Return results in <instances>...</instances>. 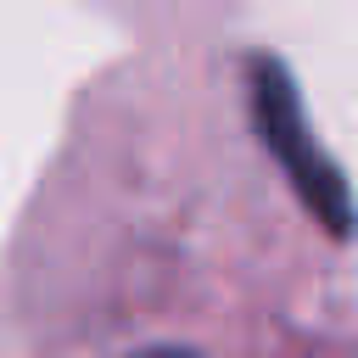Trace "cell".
Returning <instances> with one entry per match:
<instances>
[{"mask_svg":"<svg viewBox=\"0 0 358 358\" xmlns=\"http://www.w3.org/2000/svg\"><path fill=\"white\" fill-rule=\"evenodd\" d=\"M129 358H201V352H190V347H140Z\"/></svg>","mask_w":358,"mask_h":358,"instance_id":"cell-2","label":"cell"},{"mask_svg":"<svg viewBox=\"0 0 358 358\" xmlns=\"http://www.w3.org/2000/svg\"><path fill=\"white\" fill-rule=\"evenodd\" d=\"M252 112H257V129H263V145L274 151V162L285 168L291 190L302 196V207L336 235L347 241L358 229V207H352V185L347 173L324 157V145L313 140V123H308V106L296 95V78L274 62V56H257L252 62Z\"/></svg>","mask_w":358,"mask_h":358,"instance_id":"cell-1","label":"cell"}]
</instances>
